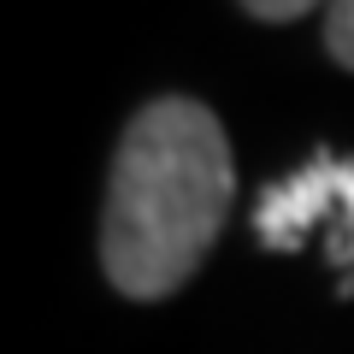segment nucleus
<instances>
[{
	"instance_id": "4",
	"label": "nucleus",
	"mask_w": 354,
	"mask_h": 354,
	"mask_svg": "<svg viewBox=\"0 0 354 354\" xmlns=\"http://www.w3.org/2000/svg\"><path fill=\"white\" fill-rule=\"evenodd\" d=\"M242 12H248L254 24H295V18H307L313 6H307V0H248Z\"/></svg>"
},
{
	"instance_id": "1",
	"label": "nucleus",
	"mask_w": 354,
	"mask_h": 354,
	"mask_svg": "<svg viewBox=\"0 0 354 354\" xmlns=\"http://www.w3.org/2000/svg\"><path fill=\"white\" fill-rule=\"evenodd\" d=\"M236 201V160L213 106L160 95L124 124L106 171L101 272L124 301H165L201 272Z\"/></svg>"
},
{
	"instance_id": "3",
	"label": "nucleus",
	"mask_w": 354,
	"mask_h": 354,
	"mask_svg": "<svg viewBox=\"0 0 354 354\" xmlns=\"http://www.w3.org/2000/svg\"><path fill=\"white\" fill-rule=\"evenodd\" d=\"M319 18H325V24H319L325 30V53L342 71H354V0H337V6H325Z\"/></svg>"
},
{
	"instance_id": "2",
	"label": "nucleus",
	"mask_w": 354,
	"mask_h": 354,
	"mask_svg": "<svg viewBox=\"0 0 354 354\" xmlns=\"http://www.w3.org/2000/svg\"><path fill=\"white\" fill-rule=\"evenodd\" d=\"M325 225V260L337 272V295H354V160L348 153L319 148L307 165L290 177L266 183L254 207V236L272 254L307 248V230Z\"/></svg>"
}]
</instances>
